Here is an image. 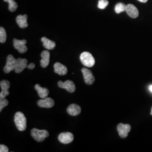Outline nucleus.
<instances>
[{"instance_id":"obj_8","label":"nucleus","mask_w":152,"mask_h":152,"mask_svg":"<svg viewBox=\"0 0 152 152\" xmlns=\"http://www.w3.org/2000/svg\"><path fill=\"white\" fill-rule=\"evenodd\" d=\"M117 129L120 137L122 138H126L128 136L129 132L130 131L131 126L129 124H123L120 123L117 126Z\"/></svg>"},{"instance_id":"obj_4","label":"nucleus","mask_w":152,"mask_h":152,"mask_svg":"<svg viewBox=\"0 0 152 152\" xmlns=\"http://www.w3.org/2000/svg\"><path fill=\"white\" fill-rule=\"evenodd\" d=\"M16 60L12 55H9L7 57L6 64L4 68V71L6 73H9L11 71H14L15 68Z\"/></svg>"},{"instance_id":"obj_10","label":"nucleus","mask_w":152,"mask_h":152,"mask_svg":"<svg viewBox=\"0 0 152 152\" xmlns=\"http://www.w3.org/2000/svg\"><path fill=\"white\" fill-rule=\"evenodd\" d=\"M37 104L39 107L50 108L54 107L55 102L53 99L50 98H46L39 100Z\"/></svg>"},{"instance_id":"obj_19","label":"nucleus","mask_w":152,"mask_h":152,"mask_svg":"<svg viewBox=\"0 0 152 152\" xmlns=\"http://www.w3.org/2000/svg\"><path fill=\"white\" fill-rule=\"evenodd\" d=\"M6 2L9 4V10L11 12L15 11L18 8V4L15 0H4Z\"/></svg>"},{"instance_id":"obj_17","label":"nucleus","mask_w":152,"mask_h":152,"mask_svg":"<svg viewBox=\"0 0 152 152\" xmlns=\"http://www.w3.org/2000/svg\"><path fill=\"white\" fill-rule=\"evenodd\" d=\"M34 88L38 92V95L41 99L47 98L49 94V90L47 88L41 87L39 84H36L34 86Z\"/></svg>"},{"instance_id":"obj_30","label":"nucleus","mask_w":152,"mask_h":152,"mask_svg":"<svg viewBox=\"0 0 152 152\" xmlns=\"http://www.w3.org/2000/svg\"><path fill=\"white\" fill-rule=\"evenodd\" d=\"M151 114L152 115V108H151Z\"/></svg>"},{"instance_id":"obj_26","label":"nucleus","mask_w":152,"mask_h":152,"mask_svg":"<svg viewBox=\"0 0 152 152\" xmlns=\"http://www.w3.org/2000/svg\"><path fill=\"white\" fill-rule=\"evenodd\" d=\"M0 152H8L9 149L5 145H0Z\"/></svg>"},{"instance_id":"obj_28","label":"nucleus","mask_w":152,"mask_h":152,"mask_svg":"<svg viewBox=\"0 0 152 152\" xmlns=\"http://www.w3.org/2000/svg\"><path fill=\"white\" fill-rule=\"evenodd\" d=\"M137 1H140L141 2H143V3H145V2H147V1H148V0H137Z\"/></svg>"},{"instance_id":"obj_11","label":"nucleus","mask_w":152,"mask_h":152,"mask_svg":"<svg viewBox=\"0 0 152 152\" xmlns=\"http://www.w3.org/2000/svg\"><path fill=\"white\" fill-rule=\"evenodd\" d=\"M28 61L26 59L18 58L16 59V64L14 71L16 73L22 72L26 67H27Z\"/></svg>"},{"instance_id":"obj_21","label":"nucleus","mask_w":152,"mask_h":152,"mask_svg":"<svg viewBox=\"0 0 152 152\" xmlns=\"http://www.w3.org/2000/svg\"><path fill=\"white\" fill-rule=\"evenodd\" d=\"M6 33L5 29L3 27L0 28V42L5 43L6 40Z\"/></svg>"},{"instance_id":"obj_1","label":"nucleus","mask_w":152,"mask_h":152,"mask_svg":"<svg viewBox=\"0 0 152 152\" xmlns=\"http://www.w3.org/2000/svg\"><path fill=\"white\" fill-rule=\"evenodd\" d=\"M14 122L18 130L23 131L26 130L27 127V120L24 114L18 112L15 114Z\"/></svg>"},{"instance_id":"obj_24","label":"nucleus","mask_w":152,"mask_h":152,"mask_svg":"<svg viewBox=\"0 0 152 152\" xmlns=\"http://www.w3.org/2000/svg\"><path fill=\"white\" fill-rule=\"evenodd\" d=\"M9 104V102L5 98L0 99V112L2 111V109L6 107Z\"/></svg>"},{"instance_id":"obj_23","label":"nucleus","mask_w":152,"mask_h":152,"mask_svg":"<svg viewBox=\"0 0 152 152\" xmlns=\"http://www.w3.org/2000/svg\"><path fill=\"white\" fill-rule=\"evenodd\" d=\"M109 2L108 0H99L98 7L100 9H104L108 5Z\"/></svg>"},{"instance_id":"obj_7","label":"nucleus","mask_w":152,"mask_h":152,"mask_svg":"<svg viewBox=\"0 0 152 152\" xmlns=\"http://www.w3.org/2000/svg\"><path fill=\"white\" fill-rule=\"evenodd\" d=\"M85 82L88 85H92L95 81V77L92 72L86 68H83L81 69Z\"/></svg>"},{"instance_id":"obj_3","label":"nucleus","mask_w":152,"mask_h":152,"mask_svg":"<svg viewBox=\"0 0 152 152\" xmlns=\"http://www.w3.org/2000/svg\"><path fill=\"white\" fill-rule=\"evenodd\" d=\"M31 136L33 138L38 142H42L48 137L49 136L48 131L45 130H38L37 129H33L31 130Z\"/></svg>"},{"instance_id":"obj_14","label":"nucleus","mask_w":152,"mask_h":152,"mask_svg":"<svg viewBox=\"0 0 152 152\" xmlns=\"http://www.w3.org/2000/svg\"><path fill=\"white\" fill-rule=\"evenodd\" d=\"M54 68L55 73L58 74L60 76L65 75L68 72L67 68L65 66V65L58 62H56V63H55Z\"/></svg>"},{"instance_id":"obj_9","label":"nucleus","mask_w":152,"mask_h":152,"mask_svg":"<svg viewBox=\"0 0 152 152\" xmlns=\"http://www.w3.org/2000/svg\"><path fill=\"white\" fill-rule=\"evenodd\" d=\"M73 139H74V135H73V134L69 132L61 133L58 136L59 141L64 144L71 143L73 141Z\"/></svg>"},{"instance_id":"obj_13","label":"nucleus","mask_w":152,"mask_h":152,"mask_svg":"<svg viewBox=\"0 0 152 152\" xmlns=\"http://www.w3.org/2000/svg\"><path fill=\"white\" fill-rule=\"evenodd\" d=\"M67 113L72 116H76L80 114L81 112V107L76 104H72L70 105L66 109Z\"/></svg>"},{"instance_id":"obj_15","label":"nucleus","mask_w":152,"mask_h":152,"mask_svg":"<svg viewBox=\"0 0 152 152\" xmlns=\"http://www.w3.org/2000/svg\"><path fill=\"white\" fill-rule=\"evenodd\" d=\"M41 56L42 58V59L40 60L41 65L42 68H46L49 65L50 62V54L48 50H44L42 52Z\"/></svg>"},{"instance_id":"obj_5","label":"nucleus","mask_w":152,"mask_h":152,"mask_svg":"<svg viewBox=\"0 0 152 152\" xmlns=\"http://www.w3.org/2000/svg\"><path fill=\"white\" fill-rule=\"evenodd\" d=\"M27 43V41L26 39L19 40L14 38L13 39V45L15 48L20 53L23 54L27 52V48L26 45Z\"/></svg>"},{"instance_id":"obj_2","label":"nucleus","mask_w":152,"mask_h":152,"mask_svg":"<svg viewBox=\"0 0 152 152\" xmlns=\"http://www.w3.org/2000/svg\"><path fill=\"white\" fill-rule=\"evenodd\" d=\"M80 60L82 64L87 67H92L95 63V60L91 54L88 52H83L80 55Z\"/></svg>"},{"instance_id":"obj_18","label":"nucleus","mask_w":152,"mask_h":152,"mask_svg":"<svg viewBox=\"0 0 152 152\" xmlns=\"http://www.w3.org/2000/svg\"><path fill=\"white\" fill-rule=\"evenodd\" d=\"M41 41L43 43L44 48L48 50H53L56 46V44L54 41H51L45 37L41 38Z\"/></svg>"},{"instance_id":"obj_20","label":"nucleus","mask_w":152,"mask_h":152,"mask_svg":"<svg viewBox=\"0 0 152 152\" xmlns=\"http://www.w3.org/2000/svg\"><path fill=\"white\" fill-rule=\"evenodd\" d=\"M126 5L122 2L117 4V5L115 6V9H114L115 12L117 14H120L123 11H126Z\"/></svg>"},{"instance_id":"obj_25","label":"nucleus","mask_w":152,"mask_h":152,"mask_svg":"<svg viewBox=\"0 0 152 152\" xmlns=\"http://www.w3.org/2000/svg\"><path fill=\"white\" fill-rule=\"evenodd\" d=\"M9 95V91L8 90H7V91L2 90L0 93V99L5 98Z\"/></svg>"},{"instance_id":"obj_12","label":"nucleus","mask_w":152,"mask_h":152,"mask_svg":"<svg viewBox=\"0 0 152 152\" xmlns=\"http://www.w3.org/2000/svg\"><path fill=\"white\" fill-rule=\"evenodd\" d=\"M126 12L131 18L135 19L139 16V11L135 6L132 4H128L126 6Z\"/></svg>"},{"instance_id":"obj_29","label":"nucleus","mask_w":152,"mask_h":152,"mask_svg":"<svg viewBox=\"0 0 152 152\" xmlns=\"http://www.w3.org/2000/svg\"><path fill=\"white\" fill-rule=\"evenodd\" d=\"M149 89H150L151 91H152V85H151V86L149 87Z\"/></svg>"},{"instance_id":"obj_16","label":"nucleus","mask_w":152,"mask_h":152,"mask_svg":"<svg viewBox=\"0 0 152 152\" xmlns=\"http://www.w3.org/2000/svg\"><path fill=\"white\" fill-rule=\"evenodd\" d=\"M27 15H19L16 17V22L19 27L21 28H27L28 26L27 23Z\"/></svg>"},{"instance_id":"obj_6","label":"nucleus","mask_w":152,"mask_h":152,"mask_svg":"<svg viewBox=\"0 0 152 152\" xmlns=\"http://www.w3.org/2000/svg\"><path fill=\"white\" fill-rule=\"evenodd\" d=\"M58 85L61 88L65 89L67 91L71 93H73L76 91L75 83L70 80H66L64 82L59 81L58 82Z\"/></svg>"},{"instance_id":"obj_27","label":"nucleus","mask_w":152,"mask_h":152,"mask_svg":"<svg viewBox=\"0 0 152 152\" xmlns=\"http://www.w3.org/2000/svg\"><path fill=\"white\" fill-rule=\"evenodd\" d=\"M34 67H35V64H34V63H31V64H29L27 66L28 68L29 69H33L34 68Z\"/></svg>"},{"instance_id":"obj_22","label":"nucleus","mask_w":152,"mask_h":152,"mask_svg":"<svg viewBox=\"0 0 152 152\" xmlns=\"http://www.w3.org/2000/svg\"><path fill=\"white\" fill-rule=\"evenodd\" d=\"M0 86L2 90L7 91L10 88V82L7 80H2L1 81Z\"/></svg>"}]
</instances>
